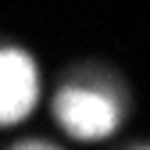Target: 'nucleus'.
Instances as JSON below:
<instances>
[{
    "instance_id": "obj_1",
    "label": "nucleus",
    "mask_w": 150,
    "mask_h": 150,
    "mask_svg": "<svg viewBox=\"0 0 150 150\" xmlns=\"http://www.w3.org/2000/svg\"><path fill=\"white\" fill-rule=\"evenodd\" d=\"M54 115H57L61 129L68 136L82 139V143H97L107 139L122 122V104L104 89H89V86H64L54 100Z\"/></svg>"
},
{
    "instance_id": "obj_2",
    "label": "nucleus",
    "mask_w": 150,
    "mask_h": 150,
    "mask_svg": "<svg viewBox=\"0 0 150 150\" xmlns=\"http://www.w3.org/2000/svg\"><path fill=\"white\" fill-rule=\"evenodd\" d=\"M40 100V71L36 61L18 47L0 50V129L25 122Z\"/></svg>"
},
{
    "instance_id": "obj_3",
    "label": "nucleus",
    "mask_w": 150,
    "mask_h": 150,
    "mask_svg": "<svg viewBox=\"0 0 150 150\" xmlns=\"http://www.w3.org/2000/svg\"><path fill=\"white\" fill-rule=\"evenodd\" d=\"M11 150H61V146H54V143H43V139H25V143H18Z\"/></svg>"
},
{
    "instance_id": "obj_4",
    "label": "nucleus",
    "mask_w": 150,
    "mask_h": 150,
    "mask_svg": "<svg viewBox=\"0 0 150 150\" xmlns=\"http://www.w3.org/2000/svg\"><path fill=\"white\" fill-rule=\"evenodd\" d=\"M136 150H150V146H136Z\"/></svg>"
}]
</instances>
